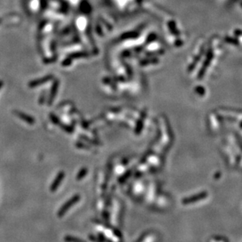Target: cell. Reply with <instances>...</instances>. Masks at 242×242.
Here are the masks:
<instances>
[{
	"label": "cell",
	"instance_id": "obj_5",
	"mask_svg": "<svg viewBox=\"0 0 242 242\" xmlns=\"http://www.w3.org/2000/svg\"><path fill=\"white\" fill-rule=\"evenodd\" d=\"M64 173H63V172H61L60 174L57 176L56 179L54 180V183H53V185L51 186V187H50V190L54 191V190H56L57 187H58V186L60 185V182H61L62 179H63V178H64Z\"/></svg>",
	"mask_w": 242,
	"mask_h": 242
},
{
	"label": "cell",
	"instance_id": "obj_6",
	"mask_svg": "<svg viewBox=\"0 0 242 242\" xmlns=\"http://www.w3.org/2000/svg\"><path fill=\"white\" fill-rule=\"evenodd\" d=\"M58 81H55L53 84L52 89H51V92H50V98H49V104H51L53 102V100H54V97H55V94L57 93V90H58Z\"/></svg>",
	"mask_w": 242,
	"mask_h": 242
},
{
	"label": "cell",
	"instance_id": "obj_3",
	"mask_svg": "<svg viewBox=\"0 0 242 242\" xmlns=\"http://www.w3.org/2000/svg\"><path fill=\"white\" fill-rule=\"evenodd\" d=\"M15 113H16V116H17L19 118L24 120V122L28 123L29 124H33L35 123V120L32 118V116L24 114V113H23L21 112H18V111H16Z\"/></svg>",
	"mask_w": 242,
	"mask_h": 242
},
{
	"label": "cell",
	"instance_id": "obj_1",
	"mask_svg": "<svg viewBox=\"0 0 242 242\" xmlns=\"http://www.w3.org/2000/svg\"><path fill=\"white\" fill-rule=\"evenodd\" d=\"M79 199H80L79 196H74V197H72L70 200H68V202L66 203L65 204H64V205L61 207V210L59 211V212H58V215L61 216L64 214V213H65V212H67L68 209H69L70 207H72L73 204H76V203L78 201Z\"/></svg>",
	"mask_w": 242,
	"mask_h": 242
},
{
	"label": "cell",
	"instance_id": "obj_8",
	"mask_svg": "<svg viewBox=\"0 0 242 242\" xmlns=\"http://www.w3.org/2000/svg\"><path fill=\"white\" fill-rule=\"evenodd\" d=\"M66 239H68V241L70 242H84L83 241V240H80V239H78V238H75V237H67Z\"/></svg>",
	"mask_w": 242,
	"mask_h": 242
},
{
	"label": "cell",
	"instance_id": "obj_10",
	"mask_svg": "<svg viewBox=\"0 0 242 242\" xmlns=\"http://www.w3.org/2000/svg\"><path fill=\"white\" fill-rule=\"evenodd\" d=\"M86 169H83V170H81V171H80V174H78V179H80V178H82V176H84L85 174H86Z\"/></svg>",
	"mask_w": 242,
	"mask_h": 242
},
{
	"label": "cell",
	"instance_id": "obj_11",
	"mask_svg": "<svg viewBox=\"0 0 242 242\" xmlns=\"http://www.w3.org/2000/svg\"><path fill=\"white\" fill-rule=\"evenodd\" d=\"M2 85H3V83H2V81H0V88L2 87Z\"/></svg>",
	"mask_w": 242,
	"mask_h": 242
},
{
	"label": "cell",
	"instance_id": "obj_4",
	"mask_svg": "<svg viewBox=\"0 0 242 242\" xmlns=\"http://www.w3.org/2000/svg\"><path fill=\"white\" fill-rule=\"evenodd\" d=\"M206 196V193H202L198 194V195H196V196H193V197H190V198H186V199H184L183 200V202L184 204H190V203H193L195 200H199L203 199L204 197Z\"/></svg>",
	"mask_w": 242,
	"mask_h": 242
},
{
	"label": "cell",
	"instance_id": "obj_2",
	"mask_svg": "<svg viewBox=\"0 0 242 242\" xmlns=\"http://www.w3.org/2000/svg\"><path fill=\"white\" fill-rule=\"evenodd\" d=\"M52 78H53L52 76H45V77H43V78L42 79H38V80H34V81L30 82V83H29V86H30V87H35V86H39V85H42V84L46 83V82L50 81Z\"/></svg>",
	"mask_w": 242,
	"mask_h": 242
},
{
	"label": "cell",
	"instance_id": "obj_7",
	"mask_svg": "<svg viewBox=\"0 0 242 242\" xmlns=\"http://www.w3.org/2000/svg\"><path fill=\"white\" fill-rule=\"evenodd\" d=\"M137 36H138V33H136V32H127L125 34L122 35L121 38H122L123 39H127L134 38V37H136Z\"/></svg>",
	"mask_w": 242,
	"mask_h": 242
},
{
	"label": "cell",
	"instance_id": "obj_9",
	"mask_svg": "<svg viewBox=\"0 0 242 242\" xmlns=\"http://www.w3.org/2000/svg\"><path fill=\"white\" fill-rule=\"evenodd\" d=\"M87 54H85V53H76V54H72V55H71V57H72V58H76V57H84V56H86Z\"/></svg>",
	"mask_w": 242,
	"mask_h": 242
}]
</instances>
